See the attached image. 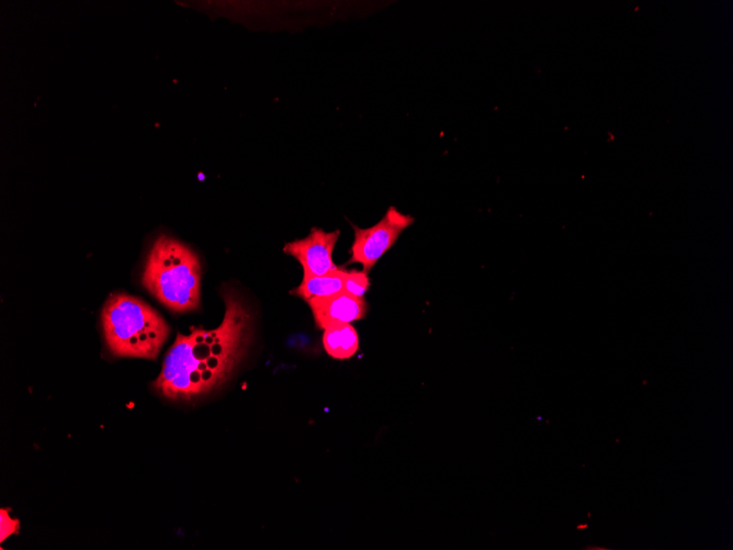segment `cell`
Listing matches in <instances>:
<instances>
[{
	"label": "cell",
	"mask_w": 733,
	"mask_h": 550,
	"mask_svg": "<svg viewBox=\"0 0 733 550\" xmlns=\"http://www.w3.org/2000/svg\"><path fill=\"white\" fill-rule=\"evenodd\" d=\"M345 273L346 269L340 268L323 276H303L301 284L292 293L307 302L342 292Z\"/></svg>",
	"instance_id": "obj_7"
},
{
	"label": "cell",
	"mask_w": 733,
	"mask_h": 550,
	"mask_svg": "<svg viewBox=\"0 0 733 550\" xmlns=\"http://www.w3.org/2000/svg\"><path fill=\"white\" fill-rule=\"evenodd\" d=\"M315 324L320 329L361 319L366 312L364 298L339 292L307 301Z\"/></svg>",
	"instance_id": "obj_6"
},
{
	"label": "cell",
	"mask_w": 733,
	"mask_h": 550,
	"mask_svg": "<svg viewBox=\"0 0 733 550\" xmlns=\"http://www.w3.org/2000/svg\"><path fill=\"white\" fill-rule=\"evenodd\" d=\"M323 345L330 357L348 359L359 349V336L351 324L336 325L324 329Z\"/></svg>",
	"instance_id": "obj_8"
},
{
	"label": "cell",
	"mask_w": 733,
	"mask_h": 550,
	"mask_svg": "<svg viewBox=\"0 0 733 550\" xmlns=\"http://www.w3.org/2000/svg\"><path fill=\"white\" fill-rule=\"evenodd\" d=\"M339 234L313 227L306 237L286 243L283 251L301 263L303 276H323L340 269L332 260Z\"/></svg>",
	"instance_id": "obj_5"
},
{
	"label": "cell",
	"mask_w": 733,
	"mask_h": 550,
	"mask_svg": "<svg viewBox=\"0 0 733 550\" xmlns=\"http://www.w3.org/2000/svg\"><path fill=\"white\" fill-rule=\"evenodd\" d=\"M20 524L10 517L8 510H0V541L3 542L9 536L19 531Z\"/></svg>",
	"instance_id": "obj_10"
},
{
	"label": "cell",
	"mask_w": 733,
	"mask_h": 550,
	"mask_svg": "<svg viewBox=\"0 0 733 550\" xmlns=\"http://www.w3.org/2000/svg\"><path fill=\"white\" fill-rule=\"evenodd\" d=\"M201 262L183 242L158 235L146 256L142 284L172 312L195 311L201 303Z\"/></svg>",
	"instance_id": "obj_2"
},
{
	"label": "cell",
	"mask_w": 733,
	"mask_h": 550,
	"mask_svg": "<svg viewBox=\"0 0 733 550\" xmlns=\"http://www.w3.org/2000/svg\"><path fill=\"white\" fill-rule=\"evenodd\" d=\"M370 281L365 271L346 270L343 278V292L357 298H363L368 291Z\"/></svg>",
	"instance_id": "obj_9"
},
{
	"label": "cell",
	"mask_w": 733,
	"mask_h": 550,
	"mask_svg": "<svg viewBox=\"0 0 733 550\" xmlns=\"http://www.w3.org/2000/svg\"><path fill=\"white\" fill-rule=\"evenodd\" d=\"M414 221L413 216L399 212L395 206H390L375 225L368 228L352 225L354 238L349 262L361 263L363 271L368 273Z\"/></svg>",
	"instance_id": "obj_4"
},
{
	"label": "cell",
	"mask_w": 733,
	"mask_h": 550,
	"mask_svg": "<svg viewBox=\"0 0 733 550\" xmlns=\"http://www.w3.org/2000/svg\"><path fill=\"white\" fill-rule=\"evenodd\" d=\"M101 322L106 347L116 357L154 360L170 333L168 323L154 307L125 293L109 296Z\"/></svg>",
	"instance_id": "obj_3"
},
{
	"label": "cell",
	"mask_w": 733,
	"mask_h": 550,
	"mask_svg": "<svg viewBox=\"0 0 733 550\" xmlns=\"http://www.w3.org/2000/svg\"><path fill=\"white\" fill-rule=\"evenodd\" d=\"M225 311L213 329L191 327L178 333L154 381L155 391L170 400L190 401L219 389L234 374L249 349L252 314L234 289L222 292Z\"/></svg>",
	"instance_id": "obj_1"
}]
</instances>
